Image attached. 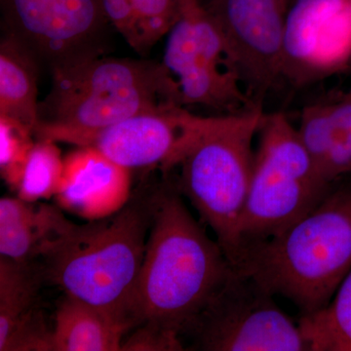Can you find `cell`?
Listing matches in <instances>:
<instances>
[{
	"instance_id": "cell-1",
	"label": "cell",
	"mask_w": 351,
	"mask_h": 351,
	"mask_svg": "<svg viewBox=\"0 0 351 351\" xmlns=\"http://www.w3.org/2000/svg\"><path fill=\"white\" fill-rule=\"evenodd\" d=\"M217 240L191 214L169 181L152 189V223L132 320L182 338L234 270Z\"/></svg>"
},
{
	"instance_id": "cell-2",
	"label": "cell",
	"mask_w": 351,
	"mask_h": 351,
	"mask_svg": "<svg viewBox=\"0 0 351 351\" xmlns=\"http://www.w3.org/2000/svg\"><path fill=\"white\" fill-rule=\"evenodd\" d=\"M152 189L134 193L107 218L85 225L66 219L36 258L44 280L136 328L131 307L151 228Z\"/></svg>"
},
{
	"instance_id": "cell-3",
	"label": "cell",
	"mask_w": 351,
	"mask_h": 351,
	"mask_svg": "<svg viewBox=\"0 0 351 351\" xmlns=\"http://www.w3.org/2000/svg\"><path fill=\"white\" fill-rule=\"evenodd\" d=\"M234 267L301 316L324 308L351 270V184L332 186L280 234L245 246Z\"/></svg>"
},
{
	"instance_id": "cell-4",
	"label": "cell",
	"mask_w": 351,
	"mask_h": 351,
	"mask_svg": "<svg viewBox=\"0 0 351 351\" xmlns=\"http://www.w3.org/2000/svg\"><path fill=\"white\" fill-rule=\"evenodd\" d=\"M52 84L39 103L36 140L69 143L138 114L184 107L163 63L95 56L50 69Z\"/></svg>"
},
{
	"instance_id": "cell-5",
	"label": "cell",
	"mask_w": 351,
	"mask_h": 351,
	"mask_svg": "<svg viewBox=\"0 0 351 351\" xmlns=\"http://www.w3.org/2000/svg\"><path fill=\"white\" fill-rule=\"evenodd\" d=\"M265 113L263 105H258L206 117L176 167L180 168L176 186L213 230L232 265L239 257V223L253 175V141Z\"/></svg>"
},
{
	"instance_id": "cell-6",
	"label": "cell",
	"mask_w": 351,
	"mask_h": 351,
	"mask_svg": "<svg viewBox=\"0 0 351 351\" xmlns=\"http://www.w3.org/2000/svg\"><path fill=\"white\" fill-rule=\"evenodd\" d=\"M258 135L250 189L239 223V254L245 246L276 237L311 213L334 186L316 170L285 114L265 113Z\"/></svg>"
},
{
	"instance_id": "cell-7",
	"label": "cell",
	"mask_w": 351,
	"mask_h": 351,
	"mask_svg": "<svg viewBox=\"0 0 351 351\" xmlns=\"http://www.w3.org/2000/svg\"><path fill=\"white\" fill-rule=\"evenodd\" d=\"M184 337L198 350L309 351L299 324L274 295L237 269Z\"/></svg>"
},
{
	"instance_id": "cell-8",
	"label": "cell",
	"mask_w": 351,
	"mask_h": 351,
	"mask_svg": "<svg viewBox=\"0 0 351 351\" xmlns=\"http://www.w3.org/2000/svg\"><path fill=\"white\" fill-rule=\"evenodd\" d=\"M162 63L184 107L204 106L228 114L258 106L244 89L218 27L201 4L184 9L171 29Z\"/></svg>"
},
{
	"instance_id": "cell-9",
	"label": "cell",
	"mask_w": 351,
	"mask_h": 351,
	"mask_svg": "<svg viewBox=\"0 0 351 351\" xmlns=\"http://www.w3.org/2000/svg\"><path fill=\"white\" fill-rule=\"evenodd\" d=\"M7 34L49 69L105 53L101 0H1Z\"/></svg>"
},
{
	"instance_id": "cell-10",
	"label": "cell",
	"mask_w": 351,
	"mask_h": 351,
	"mask_svg": "<svg viewBox=\"0 0 351 351\" xmlns=\"http://www.w3.org/2000/svg\"><path fill=\"white\" fill-rule=\"evenodd\" d=\"M294 0H211L205 5L252 101L281 78L284 31Z\"/></svg>"
},
{
	"instance_id": "cell-11",
	"label": "cell",
	"mask_w": 351,
	"mask_h": 351,
	"mask_svg": "<svg viewBox=\"0 0 351 351\" xmlns=\"http://www.w3.org/2000/svg\"><path fill=\"white\" fill-rule=\"evenodd\" d=\"M351 0H294L284 31L281 78L295 88L348 71Z\"/></svg>"
},
{
	"instance_id": "cell-12",
	"label": "cell",
	"mask_w": 351,
	"mask_h": 351,
	"mask_svg": "<svg viewBox=\"0 0 351 351\" xmlns=\"http://www.w3.org/2000/svg\"><path fill=\"white\" fill-rule=\"evenodd\" d=\"M205 119L182 106H169L83 134L71 144L94 147L130 171L158 167L169 173L197 137Z\"/></svg>"
},
{
	"instance_id": "cell-13",
	"label": "cell",
	"mask_w": 351,
	"mask_h": 351,
	"mask_svg": "<svg viewBox=\"0 0 351 351\" xmlns=\"http://www.w3.org/2000/svg\"><path fill=\"white\" fill-rule=\"evenodd\" d=\"M131 171L91 147H78L64 158L55 200L64 211L87 221L107 218L132 197Z\"/></svg>"
},
{
	"instance_id": "cell-14",
	"label": "cell",
	"mask_w": 351,
	"mask_h": 351,
	"mask_svg": "<svg viewBox=\"0 0 351 351\" xmlns=\"http://www.w3.org/2000/svg\"><path fill=\"white\" fill-rule=\"evenodd\" d=\"M43 280L36 261L0 256V351H52V330L39 306Z\"/></svg>"
},
{
	"instance_id": "cell-15",
	"label": "cell",
	"mask_w": 351,
	"mask_h": 351,
	"mask_svg": "<svg viewBox=\"0 0 351 351\" xmlns=\"http://www.w3.org/2000/svg\"><path fill=\"white\" fill-rule=\"evenodd\" d=\"M321 177L334 184L351 174V91L331 93L306 106L297 129Z\"/></svg>"
},
{
	"instance_id": "cell-16",
	"label": "cell",
	"mask_w": 351,
	"mask_h": 351,
	"mask_svg": "<svg viewBox=\"0 0 351 351\" xmlns=\"http://www.w3.org/2000/svg\"><path fill=\"white\" fill-rule=\"evenodd\" d=\"M130 323L64 294L52 329V351H119Z\"/></svg>"
},
{
	"instance_id": "cell-17",
	"label": "cell",
	"mask_w": 351,
	"mask_h": 351,
	"mask_svg": "<svg viewBox=\"0 0 351 351\" xmlns=\"http://www.w3.org/2000/svg\"><path fill=\"white\" fill-rule=\"evenodd\" d=\"M59 206L27 202L18 197L0 199V256L17 262H34L41 247L66 221Z\"/></svg>"
},
{
	"instance_id": "cell-18",
	"label": "cell",
	"mask_w": 351,
	"mask_h": 351,
	"mask_svg": "<svg viewBox=\"0 0 351 351\" xmlns=\"http://www.w3.org/2000/svg\"><path fill=\"white\" fill-rule=\"evenodd\" d=\"M38 58L11 34L0 43V114L36 130L38 123Z\"/></svg>"
},
{
	"instance_id": "cell-19",
	"label": "cell",
	"mask_w": 351,
	"mask_h": 351,
	"mask_svg": "<svg viewBox=\"0 0 351 351\" xmlns=\"http://www.w3.org/2000/svg\"><path fill=\"white\" fill-rule=\"evenodd\" d=\"M298 324L309 351H351V270L328 306Z\"/></svg>"
},
{
	"instance_id": "cell-20",
	"label": "cell",
	"mask_w": 351,
	"mask_h": 351,
	"mask_svg": "<svg viewBox=\"0 0 351 351\" xmlns=\"http://www.w3.org/2000/svg\"><path fill=\"white\" fill-rule=\"evenodd\" d=\"M64 173V158L57 143L38 138L25 160L16 195L27 202L55 197Z\"/></svg>"
},
{
	"instance_id": "cell-21",
	"label": "cell",
	"mask_w": 351,
	"mask_h": 351,
	"mask_svg": "<svg viewBox=\"0 0 351 351\" xmlns=\"http://www.w3.org/2000/svg\"><path fill=\"white\" fill-rule=\"evenodd\" d=\"M34 130L19 120L0 114V174L15 191L25 160L34 147Z\"/></svg>"
},
{
	"instance_id": "cell-22",
	"label": "cell",
	"mask_w": 351,
	"mask_h": 351,
	"mask_svg": "<svg viewBox=\"0 0 351 351\" xmlns=\"http://www.w3.org/2000/svg\"><path fill=\"white\" fill-rule=\"evenodd\" d=\"M147 52L169 34L182 14V0H130Z\"/></svg>"
},
{
	"instance_id": "cell-23",
	"label": "cell",
	"mask_w": 351,
	"mask_h": 351,
	"mask_svg": "<svg viewBox=\"0 0 351 351\" xmlns=\"http://www.w3.org/2000/svg\"><path fill=\"white\" fill-rule=\"evenodd\" d=\"M108 22L125 38L129 45L140 54L147 53L137 15L130 0H101Z\"/></svg>"
},
{
	"instance_id": "cell-24",
	"label": "cell",
	"mask_w": 351,
	"mask_h": 351,
	"mask_svg": "<svg viewBox=\"0 0 351 351\" xmlns=\"http://www.w3.org/2000/svg\"><path fill=\"white\" fill-rule=\"evenodd\" d=\"M184 350L182 339L149 324H142L122 341L121 351Z\"/></svg>"
},
{
	"instance_id": "cell-25",
	"label": "cell",
	"mask_w": 351,
	"mask_h": 351,
	"mask_svg": "<svg viewBox=\"0 0 351 351\" xmlns=\"http://www.w3.org/2000/svg\"><path fill=\"white\" fill-rule=\"evenodd\" d=\"M182 11L189 7H193L200 4L199 0H182Z\"/></svg>"
}]
</instances>
